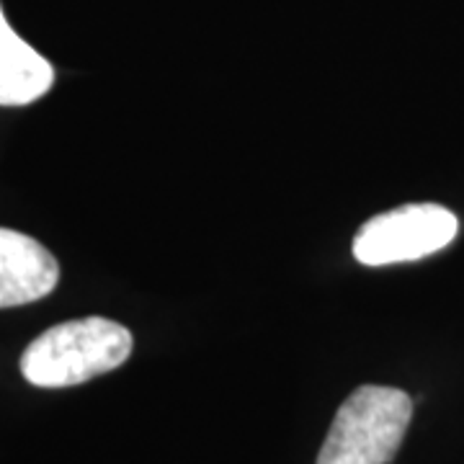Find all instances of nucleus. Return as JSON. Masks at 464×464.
Returning <instances> with one entry per match:
<instances>
[{"instance_id": "obj_3", "label": "nucleus", "mask_w": 464, "mask_h": 464, "mask_svg": "<svg viewBox=\"0 0 464 464\" xmlns=\"http://www.w3.org/2000/svg\"><path fill=\"white\" fill-rule=\"evenodd\" d=\"M459 219L441 204H405L372 217L353 237V258L364 266L420 261L457 237Z\"/></svg>"}, {"instance_id": "obj_1", "label": "nucleus", "mask_w": 464, "mask_h": 464, "mask_svg": "<svg viewBox=\"0 0 464 464\" xmlns=\"http://www.w3.org/2000/svg\"><path fill=\"white\" fill-rule=\"evenodd\" d=\"M132 353V333L109 317L67 320L34 338L21 374L34 387H72L114 372Z\"/></svg>"}, {"instance_id": "obj_5", "label": "nucleus", "mask_w": 464, "mask_h": 464, "mask_svg": "<svg viewBox=\"0 0 464 464\" xmlns=\"http://www.w3.org/2000/svg\"><path fill=\"white\" fill-rule=\"evenodd\" d=\"M54 83L52 65L18 36L0 5V106H26Z\"/></svg>"}, {"instance_id": "obj_4", "label": "nucleus", "mask_w": 464, "mask_h": 464, "mask_svg": "<svg viewBox=\"0 0 464 464\" xmlns=\"http://www.w3.org/2000/svg\"><path fill=\"white\" fill-rule=\"evenodd\" d=\"M60 282L50 250L29 235L0 227V307H18L47 297Z\"/></svg>"}, {"instance_id": "obj_2", "label": "nucleus", "mask_w": 464, "mask_h": 464, "mask_svg": "<svg viewBox=\"0 0 464 464\" xmlns=\"http://www.w3.org/2000/svg\"><path fill=\"white\" fill-rule=\"evenodd\" d=\"M413 418V400L398 387L364 384L338 408L317 464H387Z\"/></svg>"}]
</instances>
